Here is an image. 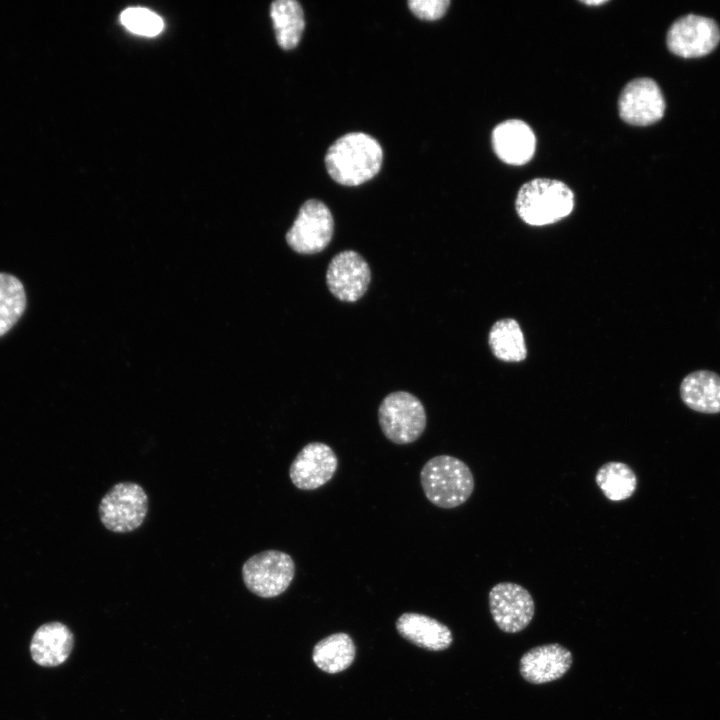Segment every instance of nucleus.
Listing matches in <instances>:
<instances>
[{
	"label": "nucleus",
	"mask_w": 720,
	"mask_h": 720,
	"mask_svg": "<svg viewBox=\"0 0 720 720\" xmlns=\"http://www.w3.org/2000/svg\"><path fill=\"white\" fill-rule=\"evenodd\" d=\"M606 2H607L606 0L582 1V3H584V4H586V5H594V6H596V5H602V4L606 3Z\"/></svg>",
	"instance_id": "25"
},
{
	"label": "nucleus",
	"mask_w": 720,
	"mask_h": 720,
	"mask_svg": "<svg viewBox=\"0 0 720 720\" xmlns=\"http://www.w3.org/2000/svg\"><path fill=\"white\" fill-rule=\"evenodd\" d=\"M396 628L403 638L427 650H444L453 641L452 633L446 625L419 613L402 614L396 622Z\"/></svg>",
	"instance_id": "16"
},
{
	"label": "nucleus",
	"mask_w": 720,
	"mask_h": 720,
	"mask_svg": "<svg viewBox=\"0 0 720 720\" xmlns=\"http://www.w3.org/2000/svg\"><path fill=\"white\" fill-rule=\"evenodd\" d=\"M595 481L610 501H623L630 498L637 487L634 471L625 463L610 461L603 464L595 475Z\"/></svg>",
	"instance_id": "21"
},
{
	"label": "nucleus",
	"mask_w": 720,
	"mask_h": 720,
	"mask_svg": "<svg viewBox=\"0 0 720 720\" xmlns=\"http://www.w3.org/2000/svg\"><path fill=\"white\" fill-rule=\"evenodd\" d=\"M492 353L506 362H520L526 358L527 348L520 325L514 319H501L489 332Z\"/></svg>",
	"instance_id": "20"
},
{
	"label": "nucleus",
	"mask_w": 720,
	"mask_h": 720,
	"mask_svg": "<svg viewBox=\"0 0 720 720\" xmlns=\"http://www.w3.org/2000/svg\"><path fill=\"white\" fill-rule=\"evenodd\" d=\"M680 397L696 412L720 413V375L709 370L687 374L680 384Z\"/></svg>",
	"instance_id": "17"
},
{
	"label": "nucleus",
	"mask_w": 720,
	"mask_h": 720,
	"mask_svg": "<svg viewBox=\"0 0 720 720\" xmlns=\"http://www.w3.org/2000/svg\"><path fill=\"white\" fill-rule=\"evenodd\" d=\"M488 598L494 622L506 633L524 630L533 619L535 611L533 597L519 584L498 583L491 588Z\"/></svg>",
	"instance_id": "9"
},
{
	"label": "nucleus",
	"mask_w": 720,
	"mask_h": 720,
	"mask_svg": "<svg viewBox=\"0 0 720 720\" xmlns=\"http://www.w3.org/2000/svg\"><path fill=\"white\" fill-rule=\"evenodd\" d=\"M338 458L323 442H310L296 455L289 468L293 485L304 491L315 490L328 483L336 473Z\"/></svg>",
	"instance_id": "12"
},
{
	"label": "nucleus",
	"mask_w": 720,
	"mask_h": 720,
	"mask_svg": "<svg viewBox=\"0 0 720 720\" xmlns=\"http://www.w3.org/2000/svg\"><path fill=\"white\" fill-rule=\"evenodd\" d=\"M295 576L292 557L280 550H265L248 558L242 566L246 588L262 598L277 597L287 590Z\"/></svg>",
	"instance_id": "6"
},
{
	"label": "nucleus",
	"mask_w": 720,
	"mask_h": 720,
	"mask_svg": "<svg viewBox=\"0 0 720 720\" xmlns=\"http://www.w3.org/2000/svg\"><path fill=\"white\" fill-rule=\"evenodd\" d=\"M720 40L717 22L710 17L689 13L677 18L666 35L668 48L682 57H698L712 51Z\"/></svg>",
	"instance_id": "8"
},
{
	"label": "nucleus",
	"mask_w": 720,
	"mask_h": 720,
	"mask_svg": "<svg viewBox=\"0 0 720 720\" xmlns=\"http://www.w3.org/2000/svg\"><path fill=\"white\" fill-rule=\"evenodd\" d=\"M355 653L351 637L346 633H336L315 645L312 658L315 665L324 672L338 673L353 663Z\"/></svg>",
	"instance_id": "19"
},
{
	"label": "nucleus",
	"mask_w": 720,
	"mask_h": 720,
	"mask_svg": "<svg viewBox=\"0 0 720 720\" xmlns=\"http://www.w3.org/2000/svg\"><path fill=\"white\" fill-rule=\"evenodd\" d=\"M420 483L429 502L443 509L464 504L474 490V477L468 465L450 455L429 459L421 469Z\"/></svg>",
	"instance_id": "2"
},
{
	"label": "nucleus",
	"mask_w": 720,
	"mask_h": 720,
	"mask_svg": "<svg viewBox=\"0 0 720 720\" xmlns=\"http://www.w3.org/2000/svg\"><path fill=\"white\" fill-rule=\"evenodd\" d=\"M378 422L384 436L392 443L406 445L423 434L427 416L422 402L412 393L395 391L381 401Z\"/></svg>",
	"instance_id": "4"
},
{
	"label": "nucleus",
	"mask_w": 720,
	"mask_h": 720,
	"mask_svg": "<svg viewBox=\"0 0 720 720\" xmlns=\"http://www.w3.org/2000/svg\"><path fill=\"white\" fill-rule=\"evenodd\" d=\"M619 115L632 125H649L662 118L665 99L659 85L651 78L641 77L628 82L618 100Z\"/></svg>",
	"instance_id": "11"
},
{
	"label": "nucleus",
	"mask_w": 720,
	"mask_h": 720,
	"mask_svg": "<svg viewBox=\"0 0 720 720\" xmlns=\"http://www.w3.org/2000/svg\"><path fill=\"white\" fill-rule=\"evenodd\" d=\"M492 146L500 160L510 165H523L534 155L536 138L522 120L509 119L492 132Z\"/></svg>",
	"instance_id": "14"
},
{
	"label": "nucleus",
	"mask_w": 720,
	"mask_h": 720,
	"mask_svg": "<svg viewBox=\"0 0 720 720\" xmlns=\"http://www.w3.org/2000/svg\"><path fill=\"white\" fill-rule=\"evenodd\" d=\"M121 23L132 33L142 36H155L163 29L160 16L143 7H130L120 15Z\"/></svg>",
	"instance_id": "23"
},
{
	"label": "nucleus",
	"mask_w": 720,
	"mask_h": 720,
	"mask_svg": "<svg viewBox=\"0 0 720 720\" xmlns=\"http://www.w3.org/2000/svg\"><path fill=\"white\" fill-rule=\"evenodd\" d=\"M572 654L558 643L534 647L520 659L521 676L529 683L544 684L561 678L572 665Z\"/></svg>",
	"instance_id": "13"
},
{
	"label": "nucleus",
	"mask_w": 720,
	"mask_h": 720,
	"mask_svg": "<svg viewBox=\"0 0 720 720\" xmlns=\"http://www.w3.org/2000/svg\"><path fill=\"white\" fill-rule=\"evenodd\" d=\"M270 16L278 45L284 50L295 48L305 28L304 12L295 0H277L271 4Z\"/></svg>",
	"instance_id": "18"
},
{
	"label": "nucleus",
	"mask_w": 720,
	"mask_h": 720,
	"mask_svg": "<svg viewBox=\"0 0 720 720\" xmlns=\"http://www.w3.org/2000/svg\"><path fill=\"white\" fill-rule=\"evenodd\" d=\"M74 646V635L64 623L48 622L36 629L30 642V654L35 663L42 667H56L70 656Z\"/></svg>",
	"instance_id": "15"
},
{
	"label": "nucleus",
	"mask_w": 720,
	"mask_h": 720,
	"mask_svg": "<svg viewBox=\"0 0 720 720\" xmlns=\"http://www.w3.org/2000/svg\"><path fill=\"white\" fill-rule=\"evenodd\" d=\"M334 233V220L330 209L317 199L304 202L287 231L289 247L299 254L312 255L323 251Z\"/></svg>",
	"instance_id": "7"
},
{
	"label": "nucleus",
	"mask_w": 720,
	"mask_h": 720,
	"mask_svg": "<svg viewBox=\"0 0 720 720\" xmlns=\"http://www.w3.org/2000/svg\"><path fill=\"white\" fill-rule=\"evenodd\" d=\"M383 161V150L372 136L353 132L341 136L325 156L327 172L337 183L357 186L372 179Z\"/></svg>",
	"instance_id": "1"
},
{
	"label": "nucleus",
	"mask_w": 720,
	"mask_h": 720,
	"mask_svg": "<svg viewBox=\"0 0 720 720\" xmlns=\"http://www.w3.org/2000/svg\"><path fill=\"white\" fill-rule=\"evenodd\" d=\"M148 507V496L142 486L134 482H119L102 497L98 513L107 530L128 533L142 525Z\"/></svg>",
	"instance_id": "5"
},
{
	"label": "nucleus",
	"mask_w": 720,
	"mask_h": 720,
	"mask_svg": "<svg viewBox=\"0 0 720 720\" xmlns=\"http://www.w3.org/2000/svg\"><path fill=\"white\" fill-rule=\"evenodd\" d=\"M450 4L448 0H410L408 6L418 18L436 20L441 18Z\"/></svg>",
	"instance_id": "24"
},
{
	"label": "nucleus",
	"mask_w": 720,
	"mask_h": 720,
	"mask_svg": "<svg viewBox=\"0 0 720 720\" xmlns=\"http://www.w3.org/2000/svg\"><path fill=\"white\" fill-rule=\"evenodd\" d=\"M574 207L571 189L561 181L536 178L518 191L515 208L519 217L532 226H543L567 217Z\"/></svg>",
	"instance_id": "3"
},
{
	"label": "nucleus",
	"mask_w": 720,
	"mask_h": 720,
	"mask_svg": "<svg viewBox=\"0 0 720 720\" xmlns=\"http://www.w3.org/2000/svg\"><path fill=\"white\" fill-rule=\"evenodd\" d=\"M371 271L367 261L354 250L337 253L329 262L326 283L340 301L355 302L367 291Z\"/></svg>",
	"instance_id": "10"
},
{
	"label": "nucleus",
	"mask_w": 720,
	"mask_h": 720,
	"mask_svg": "<svg viewBox=\"0 0 720 720\" xmlns=\"http://www.w3.org/2000/svg\"><path fill=\"white\" fill-rule=\"evenodd\" d=\"M26 308V293L21 281L7 273H0V337L21 318Z\"/></svg>",
	"instance_id": "22"
}]
</instances>
